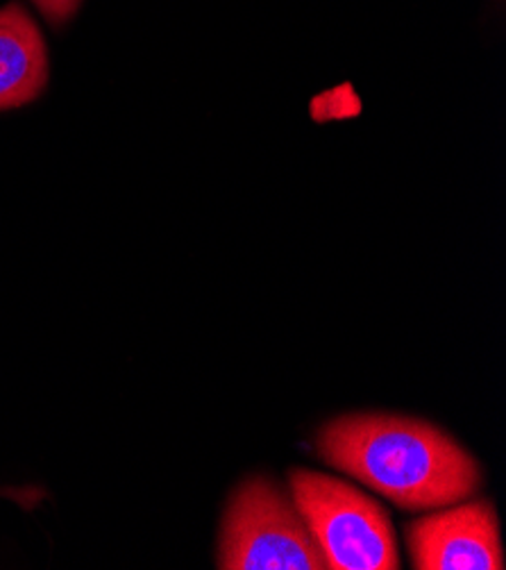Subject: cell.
Wrapping results in <instances>:
<instances>
[{
    "mask_svg": "<svg viewBox=\"0 0 506 570\" xmlns=\"http://www.w3.org/2000/svg\"><path fill=\"white\" fill-rule=\"evenodd\" d=\"M218 568L222 570H325L305 519L272 480L248 478L230 495L220 525Z\"/></svg>",
    "mask_w": 506,
    "mask_h": 570,
    "instance_id": "3",
    "label": "cell"
},
{
    "mask_svg": "<svg viewBox=\"0 0 506 570\" xmlns=\"http://www.w3.org/2000/svg\"><path fill=\"white\" fill-rule=\"evenodd\" d=\"M52 26H65L80 8V0H32Z\"/></svg>",
    "mask_w": 506,
    "mask_h": 570,
    "instance_id": "6",
    "label": "cell"
},
{
    "mask_svg": "<svg viewBox=\"0 0 506 570\" xmlns=\"http://www.w3.org/2000/svg\"><path fill=\"white\" fill-rule=\"evenodd\" d=\"M327 466L341 471L405 511H434L473 498L482 469L436 425L396 414H348L316 439Z\"/></svg>",
    "mask_w": 506,
    "mask_h": 570,
    "instance_id": "1",
    "label": "cell"
},
{
    "mask_svg": "<svg viewBox=\"0 0 506 570\" xmlns=\"http://www.w3.org/2000/svg\"><path fill=\"white\" fill-rule=\"evenodd\" d=\"M48 82V50L32 17L12 3L0 10V111L23 107Z\"/></svg>",
    "mask_w": 506,
    "mask_h": 570,
    "instance_id": "5",
    "label": "cell"
},
{
    "mask_svg": "<svg viewBox=\"0 0 506 570\" xmlns=\"http://www.w3.org/2000/svg\"><path fill=\"white\" fill-rule=\"evenodd\" d=\"M291 498L329 570H396L398 541L386 511L334 475L296 469Z\"/></svg>",
    "mask_w": 506,
    "mask_h": 570,
    "instance_id": "2",
    "label": "cell"
},
{
    "mask_svg": "<svg viewBox=\"0 0 506 570\" xmlns=\"http://www.w3.org/2000/svg\"><path fill=\"white\" fill-rule=\"evenodd\" d=\"M407 546L418 570H502L497 511L488 500L434 509L409 525Z\"/></svg>",
    "mask_w": 506,
    "mask_h": 570,
    "instance_id": "4",
    "label": "cell"
}]
</instances>
